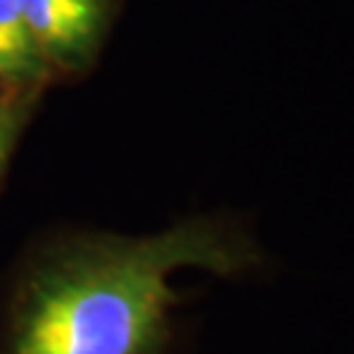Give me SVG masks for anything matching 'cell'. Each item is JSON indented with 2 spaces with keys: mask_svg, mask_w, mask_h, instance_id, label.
Masks as SVG:
<instances>
[{
  "mask_svg": "<svg viewBox=\"0 0 354 354\" xmlns=\"http://www.w3.org/2000/svg\"><path fill=\"white\" fill-rule=\"evenodd\" d=\"M263 263L234 218L192 215L150 236L66 234L8 286L0 354H171L178 270L239 279Z\"/></svg>",
  "mask_w": 354,
  "mask_h": 354,
  "instance_id": "cell-1",
  "label": "cell"
},
{
  "mask_svg": "<svg viewBox=\"0 0 354 354\" xmlns=\"http://www.w3.org/2000/svg\"><path fill=\"white\" fill-rule=\"evenodd\" d=\"M55 76H82L97 61L118 0H16Z\"/></svg>",
  "mask_w": 354,
  "mask_h": 354,
  "instance_id": "cell-2",
  "label": "cell"
},
{
  "mask_svg": "<svg viewBox=\"0 0 354 354\" xmlns=\"http://www.w3.org/2000/svg\"><path fill=\"white\" fill-rule=\"evenodd\" d=\"M50 64L26 29L16 0H0V84L8 92H42L50 84Z\"/></svg>",
  "mask_w": 354,
  "mask_h": 354,
  "instance_id": "cell-3",
  "label": "cell"
},
{
  "mask_svg": "<svg viewBox=\"0 0 354 354\" xmlns=\"http://www.w3.org/2000/svg\"><path fill=\"white\" fill-rule=\"evenodd\" d=\"M39 95L42 92H8V89L0 95V158L3 160L11 158Z\"/></svg>",
  "mask_w": 354,
  "mask_h": 354,
  "instance_id": "cell-4",
  "label": "cell"
},
{
  "mask_svg": "<svg viewBox=\"0 0 354 354\" xmlns=\"http://www.w3.org/2000/svg\"><path fill=\"white\" fill-rule=\"evenodd\" d=\"M6 165H8V160H3V158H0V178H3V174H6Z\"/></svg>",
  "mask_w": 354,
  "mask_h": 354,
  "instance_id": "cell-5",
  "label": "cell"
}]
</instances>
